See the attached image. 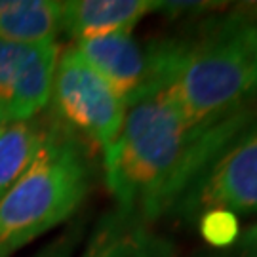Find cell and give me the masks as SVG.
I'll return each mask as SVG.
<instances>
[{
	"label": "cell",
	"mask_w": 257,
	"mask_h": 257,
	"mask_svg": "<svg viewBox=\"0 0 257 257\" xmlns=\"http://www.w3.org/2000/svg\"><path fill=\"white\" fill-rule=\"evenodd\" d=\"M80 257H177V249L153 223L114 208L95 223Z\"/></svg>",
	"instance_id": "8"
},
{
	"label": "cell",
	"mask_w": 257,
	"mask_h": 257,
	"mask_svg": "<svg viewBox=\"0 0 257 257\" xmlns=\"http://www.w3.org/2000/svg\"><path fill=\"white\" fill-rule=\"evenodd\" d=\"M59 42L16 44L0 40V114L23 120L40 114L50 103Z\"/></svg>",
	"instance_id": "6"
},
{
	"label": "cell",
	"mask_w": 257,
	"mask_h": 257,
	"mask_svg": "<svg viewBox=\"0 0 257 257\" xmlns=\"http://www.w3.org/2000/svg\"><path fill=\"white\" fill-rule=\"evenodd\" d=\"M210 257H257V223L242 229L240 238L225 249H217Z\"/></svg>",
	"instance_id": "13"
},
{
	"label": "cell",
	"mask_w": 257,
	"mask_h": 257,
	"mask_svg": "<svg viewBox=\"0 0 257 257\" xmlns=\"http://www.w3.org/2000/svg\"><path fill=\"white\" fill-rule=\"evenodd\" d=\"M73 46L120 93L126 105L156 92L151 42L143 44L132 33H116L78 40Z\"/></svg>",
	"instance_id": "7"
},
{
	"label": "cell",
	"mask_w": 257,
	"mask_h": 257,
	"mask_svg": "<svg viewBox=\"0 0 257 257\" xmlns=\"http://www.w3.org/2000/svg\"><path fill=\"white\" fill-rule=\"evenodd\" d=\"M61 33L59 2L0 0V40L16 44L57 42Z\"/></svg>",
	"instance_id": "11"
},
{
	"label": "cell",
	"mask_w": 257,
	"mask_h": 257,
	"mask_svg": "<svg viewBox=\"0 0 257 257\" xmlns=\"http://www.w3.org/2000/svg\"><path fill=\"white\" fill-rule=\"evenodd\" d=\"M2 122H6V120L2 118V114H0V124H2Z\"/></svg>",
	"instance_id": "15"
},
{
	"label": "cell",
	"mask_w": 257,
	"mask_h": 257,
	"mask_svg": "<svg viewBox=\"0 0 257 257\" xmlns=\"http://www.w3.org/2000/svg\"><path fill=\"white\" fill-rule=\"evenodd\" d=\"M54 118L48 107L40 114L0 124V198L18 181L46 143Z\"/></svg>",
	"instance_id": "10"
},
{
	"label": "cell",
	"mask_w": 257,
	"mask_h": 257,
	"mask_svg": "<svg viewBox=\"0 0 257 257\" xmlns=\"http://www.w3.org/2000/svg\"><path fill=\"white\" fill-rule=\"evenodd\" d=\"M78 236H80V230L69 229L61 236H57L55 240L48 242L46 246H42L31 257H73L74 248L78 244Z\"/></svg>",
	"instance_id": "14"
},
{
	"label": "cell",
	"mask_w": 257,
	"mask_h": 257,
	"mask_svg": "<svg viewBox=\"0 0 257 257\" xmlns=\"http://www.w3.org/2000/svg\"><path fill=\"white\" fill-rule=\"evenodd\" d=\"M162 10L164 2L156 0H65L59 2V25L78 42L132 33L141 19Z\"/></svg>",
	"instance_id": "9"
},
{
	"label": "cell",
	"mask_w": 257,
	"mask_h": 257,
	"mask_svg": "<svg viewBox=\"0 0 257 257\" xmlns=\"http://www.w3.org/2000/svg\"><path fill=\"white\" fill-rule=\"evenodd\" d=\"M156 92L193 124L229 116L257 99V4L151 40Z\"/></svg>",
	"instance_id": "2"
},
{
	"label": "cell",
	"mask_w": 257,
	"mask_h": 257,
	"mask_svg": "<svg viewBox=\"0 0 257 257\" xmlns=\"http://www.w3.org/2000/svg\"><path fill=\"white\" fill-rule=\"evenodd\" d=\"M257 116V99L229 116L193 124L162 92L128 105L116 139L103 151L114 208L155 225L174 211L213 156Z\"/></svg>",
	"instance_id": "1"
},
{
	"label": "cell",
	"mask_w": 257,
	"mask_h": 257,
	"mask_svg": "<svg viewBox=\"0 0 257 257\" xmlns=\"http://www.w3.org/2000/svg\"><path fill=\"white\" fill-rule=\"evenodd\" d=\"M194 227L198 229L204 242L210 244L213 249L230 248L240 238V232H242L238 215L227 210L204 211L194 221Z\"/></svg>",
	"instance_id": "12"
},
{
	"label": "cell",
	"mask_w": 257,
	"mask_h": 257,
	"mask_svg": "<svg viewBox=\"0 0 257 257\" xmlns=\"http://www.w3.org/2000/svg\"><path fill=\"white\" fill-rule=\"evenodd\" d=\"M210 210L257 213V116L213 156L170 215L194 225Z\"/></svg>",
	"instance_id": "5"
},
{
	"label": "cell",
	"mask_w": 257,
	"mask_h": 257,
	"mask_svg": "<svg viewBox=\"0 0 257 257\" xmlns=\"http://www.w3.org/2000/svg\"><path fill=\"white\" fill-rule=\"evenodd\" d=\"M128 105L92 65L65 48L55 65L48 110L57 124L90 147L105 151L116 139Z\"/></svg>",
	"instance_id": "4"
},
{
	"label": "cell",
	"mask_w": 257,
	"mask_h": 257,
	"mask_svg": "<svg viewBox=\"0 0 257 257\" xmlns=\"http://www.w3.org/2000/svg\"><path fill=\"white\" fill-rule=\"evenodd\" d=\"M93 175L92 147L54 120L35 160L0 198V257L71 219L92 191Z\"/></svg>",
	"instance_id": "3"
}]
</instances>
